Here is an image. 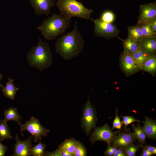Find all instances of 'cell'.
Masks as SVG:
<instances>
[{
    "instance_id": "6da1fadb",
    "label": "cell",
    "mask_w": 156,
    "mask_h": 156,
    "mask_svg": "<svg viewBox=\"0 0 156 156\" xmlns=\"http://www.w3.org/2000/svg\"><path fill=\"white\" fill-rule=\"evenodd\" d=\"M85 44L75 21L73 29L57 38L55 44V51L65 60L76 57L82 51Z\"/></svg>"
},
{
    "instance_id": "7a4b0ae2",
    "label": "cell",
    "mask_w": 156,
    "mask_h": 156,
    "mask_svg": "<svg viewBox=\"0 0 156 156\" xmlns=\"http://www.w3.org/2000/svg\"><path fill=\"white\" fill-rule=\"evenodd\" d=\"M71 21V18L60 13H54L50 17L43 20L37 28L46 40H52L65 32Z\"/></svg>"
},
{
    "instance_id": "3957f363",
    "label": "cell",
    "mask_w": 156,
    "mask_h": 156,
    "mask_svg": "<svg viewBox=\"0 0 156 156\" xmlns=\"http://www.w3.org/2000/svg\"><path fill=\"white\" fill-rule=\"evenodd\" d=\"M27 57L29 65L40 70L46 69L52 64L53 59L49 45L40 38L37 45L30 49Z\"/></svg>"
},
{
    "instance_id": "277c9868",
    "label": "cell",
    "mask_w": 156,
    "mask_h": 156,
    "mask_svg": "<svg viewBox=\"0 0 156 156\" xmlns=\"http://www.w3.org/2000/svg\"><path fill=\"white\" fill-rule=\"evenodd\" d=\"M55 5L60 13L68 18L76 17L92 21L93 19L91 17L93 10L76 0H57Z\"/></svg>"
},
{
    "instance_id": "5b68a950",
    "label": "cell",
    "mask_w": 156,
    "mask_h": 156,
    "mask_svg": "<svg viewBox=\"0 0 156 156\" xmlns=\"http://www.w3.org/2000/svg\"><path fill=\"white\" fill-rule=\"evenodd\" d=\"M19 125L22 136H23V131L26 130L31 134L34 141L36 143L41 141L42 137H46L50 131V130L42 126L39 120L34 116L26 121L24 124L21 123Z\"/></svg>"
},
{
    "instance_id": "8992f818",
    "label": "cell",
    "mask_w": 156,
    "mask_h": 156,
    "mask_svg": "<svg viewBox=\"0 0 156 156\" xmlns=\"http://www.w3.org/2000/svg\"><path fill=\"white\" fill-rule=\"evenodd\" d=\"M90 95L83 106L81 118V126L87 136L90 134L92 129L96 127L97 120L96 112L90 101Z\"/></svg>"
},
{
    "instance_id": "52a82bcc",
    "label": "cell",
    "mask_w": 156,
    "mask_h": 156,
    "mask_svg": "<svg viewBox=\"0 0 156 156\" xmlns=\"http://www.w3.org/2000/svg\"><path fill=\"white\" fill-rule=\"evenodd\" d=\"M93 131L90 134V140L93 144L98 140L105 142L108 144L111 145L118 131H113L107 123L99 127H95Z\"/></svg>"
},
{
    "instance_id": "ba28073f",
    "label": "cell",
    "mask_w": 156,
    "mask_h": 156,
    "mask_svg": "<svg viewBox=\"0 0 156 156\" xmlns=\"http://www.w3.org/2000/svg\"><path fill=\"white\" fill-rule=\"evenodd\" d=\"M92 21L94 23V32L96 36L103 37L107 39L114 37L119 38L118 36L119 30L115 25L103 22L99 18L93 19Z\"/></svg>"
},
{
    "instance_id": "9c48e42d",
    "label": "cell",
    "mask_w": 156,
    "mask_h": 156,
    "mask_svg": "<svg viewBox=\"0 0 156 156\" xmlns=\"http://www.w3.org/2000/svg\"><path fill=\"white\" fill-rule=\"evenodd\" d=\"M119 60L120 68L127 77L132 76L141 70L132 55L123 52L120 55Z\"/></svg>"
},
{
    "instance_id": "30bf717a",
    "label": "cell",
    "mask_w": 156,
    "mask_h": 156,
    "mask_svg": "<svg viewBox=\"0 0 156 156\" xmlns=\"http://www.w3.org/2000/svg\"><path fill=\"white\" fill-rule=\"evenodd\" d=\"M137 25L148 23L156 18V3L153 2L140 5Z\"/></svg>"
},
{
    "instance_id": "8fae6325",
    "label": "cell",
    "mask_w": 156,
    "mask_h": 156,
    "mask_svg": "<svg viewBox=\"0 0 156 156\" xmlns=\"http://www.w3.org/2000/svg\"><path fill=\"white\" fill-rule=\"evenodd\" d=\"M30 136L27 139L22 141L19 140L18 134H16L15 140L16 144H14L13 156H29L30 155V151L32 146Z\"/></svg>"
},
{
    "instance_id": "7c38bea8",
    "label": "cell",
    "mask_w": 156,
    "mask_h": 156,
    "mask_svg": "<svg viewBox=\"0 0 156 156\" xmlns=\"http://www.w3.org/2000/svg\"><path fill=\"white\" fill-rule=\"evenodd\" d=\"M36 15L44 14L49 16L50 10L55 4V0H29Z\"/></svg>"
},
{
    "instance_id": "4fadbf2b",
    "label": "cell",
    "mask_w": 156,
    "mask_h": 156,
    "mask_svg": "<svg viewBox=\"0 0 156 156\" xmlns=\"http://www.w3.org/2000/svg\"><path fill=\"white\" fill-rule=\"evenodd\" d=\"M127 131L122 133L119 132L112 144L123 149L131 144L134 142L136 139L134 133Z\"/></svg>"
},
{
    "instance_id": "5bb4252c",
    "label": "cell",
    "mask_w": 156,
    "mask_h": 156,
    "mask_svg": "<svg viewBox=\"0 0 156 156\" xmlns=\"http://www.w3.org/2000/svg\"><path fill=\"white\" fill-rule=\"evenodd\" d=\"M139 48L150 55H156V36L143 37L139 42Z\"/></svg>"
},
{
    "instance_id": "9a60e30c",
    "label": "cell",
    "mask_w": 156,
    "mask_h": 156,
    "mask_svg": "<svg viewBox=\"0 0 156 156\" xmlns=\"http://www.w3.org/2000/svg\"><path fill=\"white\" fill-rule=\"evenodd\" d=\"M142 129L146 137L150 138L155 139L156 137V121L146 116L143 123Z\"/></svg>"
},
{
    "instance_id": "2e32d148",
    "label": "cell",
    "mask_w": 156,
    "mask_h": 156,
    "mask_svg": "<svg viewBox=\"0 0 156 156\" xmlns=\"http://www.w3.org/2000/svg\"><path fill=\"white\" fill-rule=\"evenodd\" d=\"M119 39L122 41L123 52L126 54L132 55L139 47V42L135 41L129 37L128 36L125 40L120 38Z\"/></svg>"
},
{
    "instance_id": "e0dca14e",
    "label": "cell",
    "mask_w": 156,
    "mask_h": 156,
    "mask_svg": "<svg viewBox=\"0 0 156 156\" xmlns=\"http://www.w3.org/2000/svg\"><path fill=\"white\" fill-rule=\"evenodd\" d=\"M141 70L155 76L156 73V55H150L145 61L141 68Z\"/></svg>"
},
{
    "instance_id": "ac0fdd59",
    "label": "cell",
    "mask_w": 156,
    "mask_h": 156,
    "mask_svg": "<svg viewBox=\"0 0 156 156\" xmlns=\"http://www.w3.org/2000/svg\"><path fill=\"white\" fill-rule=\"evenodd\" d=\"M8 81L7 82L5 86L2 88V92L6 97L13 100L19 88L14 86L13 79L8 78Z\"/></svg>"
},
{
    "instance_id": "d6986e66",
    "label": "cell",
    "mask_w": 156,
    "mask_h": 156,
    "mask_svg": "<svg viewBox=\"0 0 156 156\" xmlns=\"http://www.w3.org/2000/svg\"><path fill=\"white\" fill-rule=\"evenodd\" d=\"M4 120L7 122L12 120L17 122L19 125L20 119L22 118L18 114L17 109L15 107H10L4 111Z\"/></svg>"
},
{
    "instance_id": "ffe728a7",
    "label": "cell",
    "mask_w": 156,
    "mask_h": 156,
    "mask_svg": "<svg viewBox=\"0 0 156 156\" xmlns=\"http://www.w3.org/2000/svg\"><path fill=\"white\" fill-rule=\"evenodd\" d=\"M128 31V36L133 39L136 42H140L143 36L142 31L139 26L137 25L127 27Z\"/></svg>"
},
{
    "instance_id": "44dd1931",
    "label": "cell",
    "mask_w": 156,
    "mask_h": 156,
    "mask_svg": "<svg viewBox=\"0 0 156 156\" xmlns=\"http://www.w3.org/2000/svg\"><path fill=\"white\" fill-rule=\"evenodd\" d=\"M7 122L4 119L0 120V141L1 142L12 138Z\"/></svg>"
},
{
    "instance_id": "7402d4cb",
    "label": "cell",
    "mask_w": 156,
    "mask_h": 156,
    "mask_svg": "<svg viewBox=\"0 0 156 156\" xmlns=\"http://www.w3.org/2000/svg\"><path fill=\"white\" fill-rule=\"evenodd\" d=\"M131 127L136 139L140 143V144L146 145L145 140L146 136L142 129V127L140 125V122H138L137 127L134 124L132 125Z\"/></svg>"
},
{
    "instance_id": "603a6c76",
    "label": "cell",
    "mask_w": 156,
    "mask_h": 156,
    "mask_svg": "<svg viewBox=\"0 0 156 156\" xmlns=\"http://www.w3.org/2000/svg\"><path fill=\"white\" fill-rule=\"evenodd\" d=\"M79 143L73 138H70L65 140L59 146L73 155Z\"/></svg>"
},
{
    "instance_id": "cb8c5ba5",
    "label": "cell",
    "mask_w": 156,
    "mask_h": 156,
    "mask_svg": "<svg viewBox=\"0 0 156 156\" xmlns=\"http://www.w3.org/2000/svg\"><path fill=\"white\" fill-rule=\"evenodd\" d=\"M150 55L144 52L139 47L138 49L132 55L134 59L141 68L145 61Z\"/></svg>"
},
{
    "instance_id": "d4e9b609",
    "label": "cell",
    "mask_w": 156,
    "mask_h": 156,
    "mask_svg": "<svg viewBox=\"0 0 156 156\" xmlns=\"http://www.w3.org/2000/svg\"><path fill=\"white\" fill-rule=\"evenodd\" d=\"M38 143L32 147L30 151L31 155L33 156H43L45 154L46 148L45 144L40 141Z\"/></svg>"
},
{
    "instance_id": "484cf974",
    "label": "cell",
    "mask_w": 156,
    "mask_h": 156,
    "mask_svg": "<svg viewBox=\"0 0 156 156\" xmlns=\"http://www.w3.org/2000/svg\"><path fill=\"white\" fill-rule=\"evenodd\" d=\"M138 25L141 29L143 37L156 36V34L153 31L148 23H143Z\"/></svg>"
},
{
    "instance_id": "4316f807",
    "label": "cell",
    "mask_w": 156,
    "mask_h": 156,
    "mask_svg": "<svg viewBox=\"0 0 156 156\" xmlns=\"http://www.w3.org/2000/svg\"><path fill=\"white\" fill-rule=\"evenodd\" d=\"M100 19L103 22L108 23H112L115 19L114 13L110 10L103 12L101 14Z\"/></svg>"
},
{
    "instance_id": "83f0119b",
    "label": "cell",
    "mask_w": 156,
    "mask_h": 156,
    "mask_svg": "<svg viewBox=\"0 0 156 156\" xmlns=\"http://www.w3.org/2000/svg\"><path fill=\"white\" fill-rule=\"evenodd\" d=\"M140 144L136 145L132 143L123 149L126 156H135L140 147Z\"/></svg>"
},
{
    "instance_id": "f1b7e54d",
    "label": "cell",
    "mask_w": 156,
    "mask_h": 156,
    "mask_svg": "<svg viewBox=\"0 0 156 156\" xmlns=\"http://www.w3.org/2000/svg\"><path fill=\"white\" fill-rule=\"evenodd\" d=\"M120 116L122 119V122L124 125V128L125 131H127L128 130L127 128V126L134 122H141L143 123L144 121H141L136 119L134 117L130 116Z\"/></svg>"
},
{
    "instance_id": "f546056e",
    "label": "cell",
    "mask_w": 156,
    "mask_h": 156,
    "mask_svg": "<svg viewBox=\"0 0 156 156\" xmlns=\"http://www.w3.org/2000/svg\"><path fill=\"white\" fill-rule=\"evenodd\" d=\"M73 156H86L87 155L86 149L83 144L79 142L75 149Z\"/></svg>"
},
{
    "instance_id": "4dcf8cb0",
    "label": "cell",
    "mask_w": 156,
    "mask_h": 156,
    "mask_svg": "<svg viewBox=\"0 0 156 156\" xmlns=\"http://www.w3.org/2000/svg\"><path fill=\"white\" fill-rule=\"evenodd\" d=\"M116 116L113 122L111 130H112L117 129L120 130L122 129L123 124L122 121H120V117L118 115L117 109H116Z\"/></svg>"
},
{
    "instance_id": "1f68e13d",
    "label": "cell",
    "mask_w": 156,
    "mask_h": 156,
    "mask_svg": "<svg viewBox=\"0 0 156 156\" xmlns=\"http://www.w3.org/2000/svg\"><path fill=\"white\" fill-rule=\"evenodd\" d=\"M140 147H143L147 150L152 155L156 154V147L151 146L150 145H146L143 146L140 144Z\"/></svg>"
},
{
    "instance_id": "d6a6232c",
    "label": "cell",
    "mask_w": 156,
    "mask_h": 156,
    "mask_svg": "<svg viewBox=\"0 0 156 156\" xmlns=\"http://www.w3.org/2000/svg\"><path fill=\"white\" fill-rule=\"evenodd\" d=\"M57 149L61 156H73L72 154L65 150L59 145Z\"/></svg>"
},
{
    "instance_id": "836d02e7",
    "label": "cell",
    "mask_w": 156,
    "mask_h": 156,
    "mask_svg": "<svg viewBox=\"0 0 156 156\" xmlns=\"http://www.w3.org/2000/svg\"><path fill=\"white\" fill-rule=\"evenodd\" d=\"M8 149V147L3 144L0 141V156H4Z\"/></svg>"
},
{
    "instance_id": "e575fe53",
    "label": "cell",
    "mask_w": 156,
    "mask_h": 156,
    "mask_svg": "<svg viewBox=\"0 0 156 156\" xmlns=\"http://www.w3.org/2000/svg\"><path fill=\"white\" fill-rule=\"evenodd\" d=\"M148 23L153 31L156 34V18L153 19Z\"/></svg>"
},
{
    "instance_id": "d590c367",
    "label": "cell",
    "mask_w": 156,
    "mask_h": 156,
    "mask_svg": "<svg viewBox=\"0 0 156 156\" xmlns=\"http://www.w3.org/2000/svg\"><path fill=\"white\" fill-rule=\"evenodd\" d=\"M112 156H126L123 149L118 148Z\"/></svg>"
},
{
    "instance_id": "8d00e7d4",
    "label": "cell",
    "mask_w": 156,
    "mask_h": 156,
    "mask_svg": "<svg viewBox=\"0 0 156 156\" xmlns=\"http://www.w3.org/2000/svg\"><path fill=\"white\" fill-rule=\"evenodd\" d=\"M104 155L107 156H112L113 153L111 145L108 144L106 150L104 152Z\"/></svg>"
},
{
    "instance_id": "74e56055",
    "label": "cell",
    "mask_w": 156,
    "mask_h": 156,
    "mask_svg": "<svg viewBox=\"0 0 156 156\" xmlns=\"http://www.w3.org/2000/svg\"><path fill=\"white\" fill-rule=\"evenodd\" d=\"M44 155L47 156H61L57 149L53 152L46 151Z\"/></svg>"
},
{
    "instance_id": "f35d334b",
    "label": "cell",
    "mask_w": 156,
    "mask_h": 156,
    "mask_svg": "<svg viewBox=\"0 0 156 156\" xmlns=\"http://www.w3.org/2000/svg\"><path fill=\"white\" fill-rule=\"evenodd\" d=\"M142 149V151L140 154L141 156H151L153 155L149 152L143 147H141Z\"/></svg>"
},
{
    "instance_id": "ab89813d",
    "label": "cell",
    "mask_w": 156,
    "mask_h": 156,
    "mask_svg": "<svg viewBox=\"0 0 156 156\" xmlns=\"http://www.w3.org/2000/svg\"><path fill=\"white\" fill-rule=\"evenodd\" d=\"M3 77V75L1 73H0V87L3 88V86L1 83L0 81Z\"/></svg>"
}]
</instances>
